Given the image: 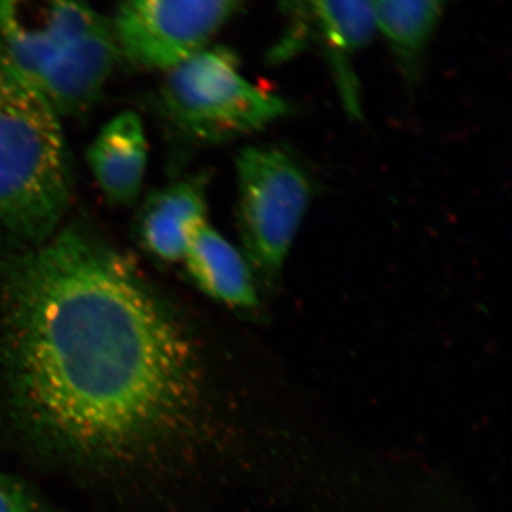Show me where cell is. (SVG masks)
<instances>
[{
  "label": "cell",
  "mask_w": 512,
  "mask_h": 512,
  "mask_svg": "<svg viewBox=\"0 0 512 512\" xmlns=\"http://www.w3.org/2000/svg\"><path fill=\"white\" fill-rule=\"evenodd\" d=\"M0 512H39V503L22 481L0 473Z\"/></svg>",
  "instance_id": "cell-12"
},
{
  "label": "cell",
  "mask_w": 512,
  "mask_h": 512,
  "mask_svg": "<svg viewBox=\"0 0 512 512\" xmlns=\"http://www.w3.org/2000/svg\"><path fill=\"white\" fill-rule=\"evenodd\" d=\"M70 195L60 117L18 73L0 92V234L39 245Z\"/></svg>",
  "instance_id": "cell-3"
},
{
  "label": "cell",
  "mask_w": 512,
  "mask_h": 512,
  "mask_svg": "<svg viewBox=\"0 0 512 512\" xmlns=\"http://www.w3.org/2000/svg\"><path fill=\"white\" fill-rule=\"evenodd\" d=\"M15 73L16 70L13 69L12 63L9 62L5 50L0 46V92H2L3 87L8 84L9 80L12 79V76Z\"/></svg>",
  "instance_id": "cell-13"
},
{
  "label": "cell",
  "mask_w": 512,
  "mask_h": 512,
  "mask_svg": "<svg viewBox=\"0 0 512 512\" xmlns=\"http://www.w3.org/2000/svg\"><path fill=\"white\" fill-rule=\"evenodd\" d=\"M238 227L256 282L274 288L313 197L311 178L291 153L248 147L237 158Z\"/></svg>",
  "instance_id": "cell-5"
},
{
  "label": "cell",
  "mask_w": 512,
  "mask_h": 512,
  "mask_svg": "<svg viewBox=\"0 0 512 512\" xmlns=\"http://www.w3.org/2000/svg\"><path fill=\"white\" fill-rule=\"evenodd\" d=\"M0 46L59 117L89 110L120 57L111 22L87 0H0Z\"/></svg>",
  "instance_id": "cell-2"
},
{
  "label": "cell",
  "mask_w": 512,
  "mask_h": 512,
  "mask_svg": "<svg viewBox=\"0 0 512 512\" xmlns=\"http://www.w3.org/2000/svg\"><path fill=\"white\" fill-rule=\"evenodd\" d=\"M183 261L194 284L215 301L245 311L261 303L247 256L208 222L192 235Z\"/></svg>",
  "instance_id": "cell-9"
},
{
  "label": "cell",
  "mask_w": 512,
  "mask_h": 512,
  "mask_svg": "<svg viewBox=\"0 0 512 512\" xmlns=\"http://www.w3.org/2000/svg\"><path fill=\"white\" fill-rule=\"evenodd\" d=\"M90 170L101 192L113 204H131L143 188L148 141L143 120L123 111L107 121L87 153Z\"/></svg>",
  "instance_id": "cell-8"
},
{
  "label": "cell",
  "mask_w": 512,
  "mask_h": 512,
  "mask_svg": "<svg viewBox=\"0 0 512 512\" xmlns=\"http://www.w3.org/2000/svg\"><path fill=\"white\" fill-rule=\"evenodd\" d=\"M5 285L6 380L43 440L126 461L190 426L201 399L194 342L119 255L64 229L13 262Z\"/></svg>",
  "instance_id": "cell-1"
},
{
  "label": "cell",
  "mask_w": 512,
  "mask_h": 512,
  "mask_svg": "<svg viewBox=\"0 0 512 512\" xmlns=\"http://www.w3.org/2000/svg\"><path fill=\"white\" fill-rule=\"evenodd\" d=\"M242 0H121L111 22L120 57L165 70L211 45Z\"/></svg>",
  "instance_id": "cell-6"
},
{
  "label": "cell",
  "mask_w": 512,
  "mask_h": 512,
  "mask_svg": "<svg viewBox=\"0 0 512 512\" xmlns=\"http://www.w3.org/2000/svg\"><path fill=\"white\" fill-rule=\"evenodd\" d=\"M447 0H372L376 30L386 39L400 69L419 73Z\"/></svg>",
  "instance_id": "cell-11"
},
{
  "label": "cell",
  "mask_w": 512,
  "mask_h": 512,
  "mask_svg": "<svg viewBox=\"0 0 512 512\" xmlns=\"http://www.w3.org/2000/svg\"><path fill=\"white\" fill-rule=\"evenodd\" d=\"M284 12L288 25L274 50L275 59L316 43L328 57L345 106L359 116L353 59L377 32L372 0H284Z\"/></svg>",
  "instance_id": "cell-7"
},
{
  "label": "cell",
  "mask_w": 512,
  "mask_h": 512,
  "mask_svg": "<svg viewBox=\"0 0 512 512\" xmlns=\"http://www.w3.org/2000/svg\"><path fill=\"white\" fill-rule=\"evenodd\" d=\"M164 73L165 114L195 143L248 136L291 111L284 97L249 82L229 47H204Z\"/></svg>",
  "instance_id": "cell-4"
},
{
  "label": "cell",
  "mask_w": 512,
  "mask_h": 512,
  "mask_svg": "<svg viewBox=\"0 0 512 512\" xmlns=\"http://www.w3.org/2000/svg\"><path fill=\"white\" fill-rule=\"evenodd\" d=\"M207 222V194L201 178L181 181L154 192L140 220V238L163 262L184 258L192 235Z\"/></svg>",
  "instance_id": "cell-10"
}]
</instances>
